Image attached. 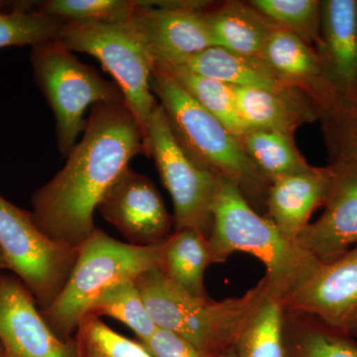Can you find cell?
I'll return each mask as SVG.
<instances>
[{
	"label": "cell",
	"mask_w": 357,
	"mask_h": 357,
	"mask_svg": "<svg viewBox=\"0 0 357 357\" xmlns=\"http://www.w3.org/2000/svg\"><path fill=\"white\" fill-rule=\"evenodd\" d=\"M139 154L146 156L142 132L126 103L93 105L64 168L33 195L37 227L53 241L79 248L96 229L100 201Z\"/></svg>",
	"instance_id": "1"
},
{
	"label": "cell",
	"mask_w": 357,
	"mask_h": 357,
	"mask_svg": "<svg viewBox=\"0 0 357 357\" xmlns=\"http://www.w3.org/2000/svg\"><path fill=\"white\" fill-rule=\"evenodd\" d=\"M208 236L211 264L234 252L255 256L266 268L269 293L284 305L311 280L321 263L271 220L262 217L229 178L218 176Z\"/></svg>",
	"instance_id": "2"
},
{
	"label": "cell",
	"mask_w": 357,
	"mask_h": 357,
	"mask_svg": "<svg viewBox=\"0 0 357 357\" xmlns=\"http://www.w3.org/2000/svg\"><path fill=\"white\" fill-rule=\"evenodd\" d=\"M135 285L157 328L177 333L215 356L234 347L251 314L269 293L263 277L241 297L217 302L185 292L159 269L140 275Z\"/></svg>",
	"instance_id": "3"
},
{
	"label": "cell",
	"mask_w": 357,
	"mask_h": 357,
	"mask_svg": "<svg viewBox=\"0 0 357 357\" xmlns=\"http://www.w3.org/2000/svg\"><path fill=\"white\" fill-rule=\"evenodd\" d=\"M151 89L190 157L199 166L231 181L251 206H265L271 184L248 158L239 138L155 64Z\"/></svg>",
	"instance_id": "4"
},
{
	"label": "cell",
	"mask_w": 357,
	"mask_h": 357,
	"mask_svg": "<svg viewBox=\"0 0 357 357\" xmlns=\"http://www.w3.org/2000/svg\"><path fill=\"white\" fill-rule=\"evenodd\" d=\"M162 243L133 245L100 229L77 248L75 266L64 288L42 316L59 338L69 340L89 307L109 289L159 269Z\"/></svg>",
	"instance_id": "5"
},
{
	"label": "cell",
	"mask_w": 357,
	"mask_h": 357,
	"mask_svg": "<svg viewBox=\"0 0 357 357\" xmlns=\"http://www.w3.org/2000/svg\"><path fill=\"white\" fill-rule=\"evenodd\" d=\"M31 62L36 83L55 116L59 151L67 158L86 129L89 107L124 102L123 96L116 84L82 63L58 40L32 47Z\"/></svg>",
	"instance_id": "6"
},
{
	"label": "cell",
	"mask_w": 357,
	"mask_h": 357,
	"mask_svg": "<svg viewBox=\"0 0 357 357\" xmlns=\"http://www.w3.org/2000/svg\"><path fill=\"white\" fill-rule=\"evenodd\" d=\"M57 40L72 52L98 59L114 77L146 149L148 121L159 105L151 89L154 60L128 23L65 22Z\"/></svg>",
	"instance_id": "7"
},
{
	"label": "cell",
	"mask_w": 357,
	"mask_h": 357,
	"mask_svg": "<svg viewBox=\"0 0 357 357\" xmlns=\"http://www.w3.org/2000/svg\"><path fill=\"white\" fill-rule=\"evenodd\" d=\"M0 253L6 268L22 282L43 311L64 288L79 249L47 236L31 213L0 195Z\"/></svg>",
	"instance_id": "8"
},
{
	"label": "cell",
	"mask_w": 357,
	"mask_h": 357,
	"mask_svg": "<svg viewBox=\"0 0 357 357\" xmlns=\"http://www.w3.org/2000/svg\"><path fill=\"white\" fill-rule=\"evenodd\" d=\"M146 153L172 199L175 230L194 229L208 238L220 175L199 166L183 149L160 105L148 121Z\"/></svg>",
	"instance_id": "9"
},
{
	"label": "cell",
	"mask_w": 357,
	"mask_h": 357,
	"mask_svg": "<svg viewBox=\"0 0 357 357\" xmlns=\"http://www.w3.org/2000/svg\"><path fill=\"white\" fill-rule=\"evenodd\" d=\"M128 21L154 64L184 65L213 47L208 10L199 2L137 1Z\"/></svg>",
	"instance_id": "10"
},
{
	"label": "cell",
	"mask_w": 357,
	"mask_h": 357,
	"mask_svg": "<svg viewBox=\"0 0 357 357\" xmlns=\"http://www.w3.org/2000/svg\"><path fill=\"white\" fill-rule=\"evenodd\" d=\"M98 210L133 245H155L170 236L172 220L156 185L129 167L110 187Z\"/></svg>",
	"instance_id": "11"
},
{
	"label": "cell",
	"mask_w": 357,
	"mask_h": 357,
	"mask_svg": "<svg viewBox=\"0 0 357 357\" xmlns=\"http://www.w3.org/2000/svg\"><path fill=\"white\" fill-rule=\"evenodd\" d=\"M0 345L6 357H77L75 338H59L15 277L0 276Z\"/></svg>",
	"instance_id": "12"
},
{
	"label": "cell",
	"mask_w": 357,
	"mask_h": 357,
	"mask_svg": "<svg viewBox=\"0 0 357 357\" xmlns=\"http://www.w3.org/2000/svg\"><path fill=\"white\" fill-rule=\"evenodd\" d=\"M285 310L306 312L326 326L357 337V244L330 263H321Z\"/></svg>",
	"instance_id": "13"
},
{
	"label": "cell",
	"mask_w": 357,
	"mask_h": 357,
	"mask_svg": "<svg viewBox=\"0 0 357 357\" xmlns=\"http://www.w3.org/2000/svg\"><path fill=\"white\" fill-rule=\"evenodd\" d=\"M332 182L325 211L296 241L319 262L330 263L357 244V167L331 162Z\"/></svg>",
	"instance_id": "14"
},
{
	"label": "cell",
	"mask_w": 357,
	"mask_h": 357,
	"mask_svg": "<svg viewBox=\"0 0 357 357\" xmlns=\"http://www.w3.org/2000/svg\"><path fill=\"white\" fill-rule=\"evenodd\" d=\"M316 50L335 88L337 103L356 102L357 0L321 1Z\"/></svg>",
	"instance_id": "15"
},
{
	"label": "cell",
	"mask_w": 357,
	"mask_h": 357,
	"mask_svg": "<svg viewBox=\"0 0 357 357\" xmlns=\"http://www.w3.org/2000/svg\"><path fill=\"white\" fill-rule=\"evenodd\" d=\"M261 56L285 83L305 93L319 114L337 105V93L318 52L304 40L277 29Z\"/></svg>",
	"instance_id": "16"
},
{
	"label": "cell",
	"mask_w": 357,
	"mask_h": 357,
	"mask_svg": "<svg viewBox=\"0 0 357 357\" xmlns=\"http://www.w3.org/2000/svg\"><path fill=\"white\" fill-rule=\"evenodd\" d=\"M331 182L330 166H312L304 172L274 181L265 204L267 218L284 236L296 241L314 211L325 204Z\"/></svg>",
	"instance_id": "17"
},
{
	"label": "cell",
	"mask_w": 357,
	"mask_h": 357,
	"mask_svg": "<svg viewBox=\"0 0 357 357\" xmlns=\"http://www.w3.org/2000/svg\"><path fill=\"white\" fill-rule=\"evenodd\" d=\"M241 119L251 130L278 131L287 134L303 124L319 119V110L306 95L279 93L262 89L234 86Z\"/></svg>",
	"instance_id": "18"
},
{
	"label": "cell",
	"mask_w": 357,
	"mask_h": 357,
	"mask_svg": "<svg viewBox=\"0 0 357 357\" xmlns=\"http://www.w3.org/2000/svg\"><path fill=\"white\" fill-rule=\"evenodd\" d=\"M181 66L231 86L279 93H302L285 83L262 56L243 55L211 47Z\"/></svg>",
	"instance_id": "19"
},
{
	"label": "cell",
	"mask_w": 357,
	"mask_h": 357,
	"mask_svg": "<svg viewBox=\"0 0 357 357\" xmlns=\"http://www.w3.org/2000/svg\"><path fill=\"white\" fill-rule=\"evenodd\" d=\"M208 16L213 47L243 55L261 56L278 29L250 3L227 2L208 10Z\"/></svg>",
	"instance_id": "20"
},
{
	"label": "cell",
	"mask_w": 357,
	"mask_h": 357,
	"mask_svg": "<svg viewBox=\"0 0 357 357\" xmlns=\"http://www.w3.org/2000/svg\"><path fill=\"white\" fill-rule=\"evenodd\" d=\"M211 264L208 238L197 230H175L162 243L160 271L195 297L208 298L204 277Z\"/></svg>",
	"instance_id": "21"
},
{
	"label": "cell",
	"mask_w": 357,
	"mask_h": 357,
	"mask_svg": "<svg viewBox=\"0 0 357 357\" xmlns=\"http://www.w3.org/2000/svg\"><path fill=\"white\" fill-rule=\"evenodd\" d=\"M284 357H357L354 337L306 312H284Z\"/></svg>",
	"instance_id": "22"
},
{
	"label": "cell",
	"mask_w": 357,
	"mask_h": 357,
	"mask_svg": "<svg viewBox=\"0 0 357 357\" xmlns=\"http://www.w3.org/2000/svg\"><path fill=\"white\" fill-rule=\"evenodd\" d=\"M239 140L248 158L270 184L312 167L296 146L292 134L251 130Z\"/></svg>",
	"instance_id": "23"
},
{
	"label": "cell",
	"mask_w": 357,
	"mask_h": 357,
	"mask_svg": "<svg viewBox=\"0 0 357 357\" xmlns=\"http://www.w3.org/2000/svg\"><path fill=\"white\" fill-rule=\"evenodd\" d=\"M155 65L172 77L201 107L222 122L236 137L241 138L248 132L239 114L234 86L201 76L184 66Z\"/></svg>",
	"instance_id": "24"
},
{
	"label": "cell",
	"mask_w": 357,
	"mask_h": 357,
	"mask_svg": "<svg viewBox=\"0 0 357 357\" xmlns=\"http://www.w3.org/2000/svg\"><path fill=\"white\" fill-rule=\"evenodd\" d=\"M283 303L268 293L236 338V357H284Z\"/></svg>",
	"instance_id": "25"
},
{
	"label": "cell",
	"mask_w": 357,
	"mask_h": 357,
	"mask_svg": "<svg viewBox=\"0 0 357 357\" xmlns=\"http://www.w3.org/2000/svg\"><path fill=\"white\" fill-rule=\"evenodd\" d=\"M84 316L114 318L129 328L143 342L151 337L157 326L148 314L135 281L119 284L100 295Z\"/></svg>",
	"instance_id": "26"
},
{
	"label": "cell",
	"mask_w": 357,
	"mask_h": 357,
	"mask_svg": "<svg viewBox=\"0 0 357 357\" xmlns=\"http://www.w3.org/2000/svg\"><path fill=\"white\" fill-rule=\"evenodd\" d=\"M64 21L21 4L10 11L0 10V49L10 46L35 47L55 41Z\"/></svg>",
	"instance_id": "27"
},
{
	"label": "cell",
	"mask_w": 357,
	"mask_h": 357,
	"mask_svg": "<svg viewBox=\"0 0 357 357\" xmlns=\"http://www.w3.org/2000/svg\"><path fill=\"white\" fill-rule=\"evenodd\" d=\"M278 29L291 33L316 49L321 33V1L253 0L249 2Z\"/></svg>",
	"instance_id": "28"
},
{
	"label": "cell",
	"mask_w": 357,
	"mask_h": 357,
	"mask_svg": "<svg viewBox=\"0 0 357 357\" xmlns=\"http://www.w3.org/2000/svg\"><path fill=\"white\" fill-rule=\"evenodd\" d=\"M137 7L131 0H47L36 9L64 22L117 24L128 22Z\"/></svg>",
	"instance_id": "29"
},
{
	"label": "cell",
	"mask_w": 357,
	"mask_h": 357,
	"mask_svg": "<svg viewBox=\"0 0 357 357\" xmlns=\"http://www.w3.org/2000/svg\"><path fill=\"white\" fill-rule=\"evenodd\" d=\"M75 340L77 357H153L138 340L114 332L98 317L81 319Z\"/></svg>",
	"instance_id": "30"
},
{
	"label": "cell",
	"mask_w": 357,
	"mask_h": 357,
	"mask_svg": "<svg viewBox=\"0 0 357 357\" xmlns=\"http://www.w3.org/2000/svg\"><path fill=\"white\" fill-rule=\"evenodd\" d=\"M319 119L331 162L357 167V102L337 103Z\"/></svg>",
	"instance_id": "31"
},
{
	"label": "cell",
	"mask_w": 357,
	"mask_h": 357,
	"mask_svg": "<svg viewBox=\"0 0 357 357\" xmlns=\"http://www.w3.org/2000/svg\"><path fill=\"white\" fill-rule=\"evenodd\" d=\"M153 357H218L199 349L177 333L157 328L149 338L139 342Z\"/></svg>",
	"instance_id": "32"
},
{
	"label": "cell",
	"mask_w": 357,
	"mask_h": 357,
	"mask_svg": "<svg viewBox=\"0 0 357 357\" xmlns=\"http://www.w3.org/2000/svg\"><path fill=\"white\" fill-rule=\"evenodd\" d=\"M218 357H236V351H234V347H231L229 351L223 352V354H220Z\"/></svg>",
	"instance_id": "33"
},
{
	"label": "cell",
	"mask_w": 357,
	"mask_h": 357,
	"mask_svg": "<svg viewBox=\"0 0 357 357\" xmlns=\"http://www.w3.org/2000/svg\"><path fill=\"white\" fill-rule=\"evenodd\" d=\"M3 268H6V263H4L3 259H2L1 256H0V270L3 269Z\"/></svg>",
	"instance_id": "34"
},
{
	"label": "cell",
	"mask_w": 357,
	"mask_h": 357,
	"mask_svg": "<svg viewBox=\"0 0 357 357\" xmlns=\"http://www.w3.org/2000/svg\"><path fill=\"white\" fill-rule=\"evenodd\" d=\"M0 357H6V356H4L3 351H2L1 345H0Z\"/></svg>",
	"instance_id": "35"
},
{
	"label": "cell",
	"mask_w": 357,
	"mask_h": 357,
	"mask_svg": "<svg viewBox=\"0 0 357 357\" xmlns=\"http://www.w3.org/2000/svg\"><path fill=\"white\" fill-rule=\"evenodd\" d=\"M0 256H1V253H0ZM1 257H2V256H1ZM2 259H3V258H2Z\"/></svg>",
	"instance_id": "36"
}]
</instances>
